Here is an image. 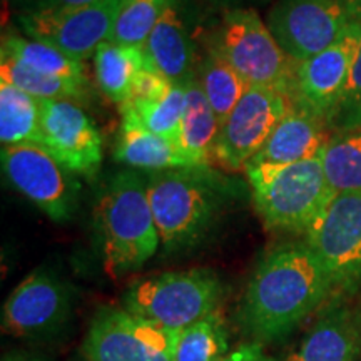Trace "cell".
I'll list each match as a JSON object with an SVG mask.
<instances>
[{
	"instance_id": "1",
	"label": "cell",
	"mask_w": 361,
	"mask_h": 361,
	"mask_svg": "<svg viewBox=\"0 0 361 361\" xmlns=\"http://www.w3.org/2000/svg\"><path fill=\"white\" fill-rule=\"evenodd\" d=\"M331 283L306 243L268 251L247 283L239 318L258 341L281 340L326 300Z\"/></svg>"
},
{
	"instance_id": "2",
	"label": "cell",
	"mask_w": 361,
	"mask_h": 361,
	"mask_svg": "<svg viewBox=\"0 0 361 361\" xmlns=\"http://www.w3.org/2000/svg\"><path fill=\"white\" fill-rule=\"evenodd\" d=\"M94 224L111 278L141 269L161 246L147 179L135 171H123L107 180L94 206Z\"/></svg>"
},
{
	"instance_id": "3",
	"label": "cell",
	"mask_w": 361,
	"mask_h": 361,
	"mask_svg": "<svg viewBox=\"0 0 361 361\" xmlns=\"http://www.w3.org/2000/svg\"><path fill=\"white\" fill-rule=\"evenodd\" d=\"M147 197L166 252L196 246L213 228L221 204L219 179L207 166L147 173Z\"/></svg>"
},
{
	"instance_id": "4",
	"label": "cell",
	"mask_w": 361,
	"mask_h": 361,
	"mask_svg": "<svg viewBox=\"0 0 361 361\" xmlns=\"http://www.w3.org/2000/svg\"><path fill=\"white\" fill-rule=\"evenodd\" d=\"M252 202L266 228L306 233L335 197L322 154L291 164L246 168Z\"/></svg>"
},
{
	"instance_id": "5",
	"label": "cell",
	"mask_w": 361,
	"mask_h": 361,
	"mask_svg": "<svg viewBox=\"0 0 361 361\" xmlns=\"http://www.w3.org/2000/svg\"><path fill=\"white\" fill-rule=\"evenodd\" d=\"M221 298L223 283L214 271H169L130 284L123 308L157 326L180 331L216 313Z\"/></svg>"
},
{
	"instance_id": "6",
	"label": "cell",
	"mask_w": 361,
	"mask_h": 361,
	"mask_svg": "<svg viewBox=\"0 0 361 361\" xmlns=\"http://www.w3.org/2000/svg\"><path fill=\"white\" fill-rule=\"evenodd\" d=\"M211 45L247 85L291 96L298 64L279 47L256 11L231 8L226 12Z\"/></svg>"
},
{
	"instance_id": "7",
	"label": "cell",
	"mask_w": 361,
	"mask_h": 361,
	"mask_svg": "<svg viewBox=\"0 0 361 361\" xmlns=\"http://www.w3.org/2000/svg\"><path fill=\"white\" fill-rule=\"evenodd\" d=\"M179 331L157 326L117 306L90 319L82 355L89 361H174Z\"/></svg>"
},
{
	"instance_id": "8",
	"label": "cell",
	"mask_w": 361,
	"mask_h": 361,
	"mask_svg": "<svg viewBox=\"0 0 361 361\" xmlns=\"http://www.w3.org/2000/svg\"><path fill=\"white\" fill-rule=\"evenodd\" d=\"M2 169L12 188L45 216L66 223L79 204V184L47 147L40 144L2 146Z\"/></svg>"
},
{
	"instance_id": "9",
	"label": "cell",
	"mask_w": 361,
	"mask_h": 361,
	"mask_svg": "<svg viewBox=\"0 0 361 361\" xmlns=\"http://www.w3.org/2000/svg\"><path fill=\"white\" fill-rule=\"evenodd\" d=\"M331 290L355 291L361 284V194H338L305 233Z\"/></svg>"
},
{
	"instance_id": "10",
	"label": "cell",
	"mask_w": 361,
	"mask_h": 361,
	"mask_svg": "<svg viewBox=\"0 0 361 361\" xmlns=\"http://www.w3.org/2000/svg\"><path fill=\"white\" fill-rule=\"evenodd\" d=\"M353 20L341 0H278L266 25L286 56L301 64L335 44Z\"/></svg>"
},
{
	"instance_id": "11",
	"label": "cell",
	"mask_w": 361,
	"mask_h": 361,
	"mask_svg": "<svg viewBox=\"0 0 361 361\" xmlns=\"http://www.w3.org/2000/svg\"><path fill=\"white\" fill-rule=\"evenodd\" d=\"M124 0H97L66 11L20 12V29L30 39L54 45L74 61L84 62L111 40Z\"/></svg>"
},
{
	"instance_id": "12",
	"label": "cell",
	"mask_w": 361,
	"mask_h": 361,
	"mask_svg": "<svg viewBox=\"0 0 361 361\" xmlns=\"http://www.w3.org/2000/svg\"><path fill=\"white\" fill-rule=\"evenodd\" d=\"M71 310V288L51 269H35L4 303L2 331L19 340H47L64 328Z\"/></svg>"
},
{
	"instance_id": "13",
	"label": "cell",
	"mask_w": 361,
	"mask_h": 361,
	"mask_svg": "<svg viewBox=\"0 0 361 361\" xmlns=\"http://www.w3.org/2000/svg\"><path fill=\"white\" fill-rule=\"evenodd\" d=\"M290 106V97L266 87H247L219 126L214 157L226 169H245L258 154Z\"/></svg>"
},
{
	"instance_id": "14",
	"label": "cell",
	"mask_w": 361,
	"mask_h": 361,
	"mask_svg": "<svg viewBox=\"0 0 361 361\" xmlns=\"http://www.w3.org/2000/svg\"><path fill=\"white\" fill-rule=\"evenodd\" d=\"M360 42L361 19H356L335 44L298 64L290 96L291 101L303 104L322 116L329 126L345 92Z\"/></svg>"
},
{
	"instance_id": "15",
	"label": "cell",
	"mask_w": 361,
	"mask_h": 361,
	"mask_svg": "<svg viewBox=\"0 0 361 361\" xmlns=\"http://www.w3.org/2000/svg\"><path fill=\"white\" fill-rule=\"evenodd\" d=\"M44 147L71 173L92 178L102 164V135L74 101H40Z\"/></svg>"
},
{
	"instance_id": "16",
	"label": "cell",
	"mask_w": 361,
	"mask_h": 361,
	"mask_svg": "<svg viewBox=\"0 0 361 361\" xmlns=\"http://www.w3.org/2000/svg\"><path fill=\"white\" fill-rule=\"evenodd\" d=\"M333 134L322 116L290 99V106L246 168L259 164H291L313 159L323 152ZM245 168V169H246Z\"/></svg>"
},
{
	"instance_id": "17",
	"label": "cell",
	"mask_w": 361,
	"mask_h": 361,
	"mask_svg": "<svg viewBox=\"0 0 361 361\" xmlns=\"http://www.w3.org/2000/svg\"><path fill=\"white\" fill-rule=\"evenodd\" d=\"M361 318L345 306H335L303 336L284 361H358Z\"/></svg>"
},
{
	"instance_id": "18",
	"label": "cell",
	"mask_w": 361,
	"mask_h": 361,
	"mask_svg": "<svg viewBox=\"0 0 361 361\" xmlns=\"http://www.w3.org/2000/svg\"><path fill=\"white\" fill-rule=\"evenodd\" d=\"M121 129L117 137L114 157L133 169H142L146 173L156 171L197 168L192 161L184 154L179 144L173 139L162 137L144 128L137 116L129 106H119Z\"/></svg>"
},
{
	"instance_id": "19",
	"label": "cell",
	"mask_w": 361,
	"mask_h": 361,
	"mask_svg": "<svg viewBox=\"0 0 361 361\" xmlns=\"http://www.w3.org/2000/svg\"><path fill=\"white\" fill-rule=\"evenodd\" d=\"M144 52L149 62L173 82H184L192 78L194 42L174 0H169L152 29Z\"/></svg>"
},
{
	"instance_id": "20",
	"label": "cell",
	"mask_w": 361,
	"mask_h": 361,
	"mask_svg": "<svg viewBox=\"0 0 361 361\" xmlns=\"http://www.w3.org/2000/svg\"><path fill=\"white\" fill-rule=\"evenodd\" d=\"M186 84V107L180 121L178 144L194 166H207L216 161V141L219 121L207 102L197 78H189Z\"/></svg>"
},
{
	"instance_id": "21",
	"label": "cell",
	"mask_w": 361,
	"mask_h": 361,
	"mask_svg": "<svg viewBox=\"0 0 361 361\" xmlns=\"http://www.w3.org/2000/svg\"><path fill=\"white\" fill-rule=\"evenodd\" d=\"M149 66L144 49L107 40L94 54V72L99 89L117 106L128 102L139 72Z\"/></svg>"
},
{
	"instance_id": "22",
	"label": "cell",
	"mask_w": 361,
	"mask_h": 361,
	"mask_svg": "<svg viewBox=\"0 0 361 361\" xmlns=\"http://www.w3.org/2000/svg\"><path fill=\"white\" fill-rule=\"evenodd\" d=\"M16 59L20 64L49 78L87 84L84 64L67 56L54 45L17 34H6L2 37V52Z\"/></svg>"
},
{
	"instance_id": "23",
	"label": "cell",
	"mask_w": 361,
	"mask_h": 361,
	"mask_svg": "<svg viewBox=\"0 0 361 361\" xmlns=\"http://www.w3.org/2000/svg\"><path fill=\"white\" fill-rule=\"evenodd\" d=\"M0 142L44 146L40 101L6 82H0Z\"/></svg>"
},
{
	"instance_id": "24",
	"label": "cell",
	"mask_w": 361,
	"mask_h": 361,
	"mask_svg": "<svg viewBox=\"0 0 361 361\" xmlns=\"http://www.w3.org/2000/svg\"><path fill=\"white\" fill-rule=\"evenodd\" d=\"M322 161L335 196L361 194V129L333 133L323 149Z\"/></svg>"
},
{
	"instance_id": "25",
	"label": "cell",
	"mask_w": 361,
	"mask_h": 361,
	"mask_svg": "<svg viewBox=\"0 0 361 361\" xmlns=\"http://www.w3.org/2000/svg\"><path fill=\"white\" fill-rule=\"evenodd\" d=\"M197 80L218 117L219 126L228 119L236 104L245 96L246 89L250 87L213 45L207 47V54L200 66Z\"/></svg>"
},
{
	"instance_id": "26",
	"label": "cell",
	"mask_w": 361,
	"mask_h": 361,
	"mask_svg": "<svg viewBox=\"0 0 361 361\" xmlns=\"http://www.w3.org/2000/svg\"><path fill=\"white\" fill-rule=\"evenodd\" d=\"M0 82L11 84L24 90L39 101L59 99V101H82L89 92V84L49 78L39 74L16 59L0 54Z\"/></svg>"
},
{
	"instance_id": "27",
	"label": "cell",
	"mask_w": 361,
	"mask_h": 361,
	"mask_svg": "<svg viewBox=\"0 0 361 361\" xmlns=\"http://www.w3.org/2000/svg\"><path fill=\"white\" fill-rule=\"evenodd\" d=\"M228 353V331L219 311L180 329L174 361H216Z\"/></svg>"
},
{
	"instance_id": "28",
	"label": "cell",
	"mask_w": 361,
	"mask_h": 361,
	"mask_svg": "<svg viewBox=\"0 0 361 361\" xmlns=\"http://www.w3.org/2000/svg\"><path fill=\"white\" fill-rule=\"evenodd\" d=\"M134 111L144 128L178 142L180 121L186 107V84L176 82L166 96L152 101L124 102ZM123 106V104H121Z\"/></svg>"
},
{
	"instance_id": "29",
	"label": "cell",
	"mask_w": 361,
	"mask_h": 361,
	"mask_svg": "<svg viewBox=\"0 0 361 361\" xmlns=\"http://www.w3.org/2000/svg\"><path fill=\"white\" fill-rule=\"evenodd\" d=\"M169 0H124L111 40L144 49Z\"/></svg>"
},
{
	"instance_id": "30",
	"label": "cell",
	"mask_w": 361,
	"mask_h": 361,
	"mask_svg": "<svg viewBox=\"0 0 361 361\" xmlns=\"http://www.w3.org/2000/svg\"><path fill=\"white\" fill-rule=\"evenodd\" d=\"M329 128L335 133L361 129V42L351 66L345 92L329 121Z\"/></svg>"
},
{
	"instance_id": "31",
	"label": "cell",
	"mask_w": 361,
	"mask_h": 361,
	"mask_svg": "<svg viewBox=\"0 0 361 361\" xmlns=\"http://www.w3.org/2000/svg\"><path fill=\"white\" fill-rule=\"evenodd\" d=\"M176 82L166 78L164 74H161L154 66L149 62L146 69L139 72V75L134 80L133 92H130L129 101H152V99H159L169 92L173 89ZM128 101V102H129Z\"/></svg>"
},
{
	"instance_id": "32",
	"label": "cell",
	"mask_w": 361,
	"mask_h": 361,
	"mask_svg": "<svg viewBox=\"0 0 361 361\" xmlns=\"http://www.w3.org/2000/svg\"><path fill=\"white\" fill-rule=\"evenodd\" d=\"M97 0H25L22 12H39V11H66V8H78Z\"/></svg>"
},
{
	"instance_id": "33",
	"label": "cell",
	"mask_w": 361,
	"mask_h": 361,
	"mask_svg": "<svg viewBox=\"0 0 361 361\" xmlns=\"http://www.w3.org/2000/svg\"><path fill=\"white\" fill-rule=\"evenodd\" d=\"M216 361H276L268 356L259 345H247L243 346L231 353H226Z\"/></svg>"
},
{
	"instance_id": "34",
	"label": "cell",
	"mask_w": 361,
	"mask_h": 361,
	"mask_svg": "<svg viewBox=\"0 0 361 361\" xmlns=\"http://www.w3.org/2000/svg\"><path fill=\"white\" fill-rule=\"evenodd\" d=\"M2 361H49L47 358H44L42 355L34 353V351H11V353L4 355Z\"/></svg>"
},
{
	"instance_id": "35",
	"label": "cell",
	"mask_w": 361,
	"mask_h": 361,
	"mask_svg": "<svg viewBox=\"0 0 361 361\" xmlns=\"http://www.w3.org/2000/svg\"><path fill=\"white\" fill-rule=\"evenodd\" d=\"M341 2L350 8L355 19H361V0H341Z\"/></svg>"
},
{
	"instance_id": "36",
	"label": "cell",
	"mask_w": 361,
	"mask_h": 361,
	"mask_svg": "<svg viewBox=\"0 0 361 361\" xmlns=\"http://www.w3.org/2000/svg\"><path fill=\"white\" fill-rule=\"evenodd\" d=\"M75 361H89V360L82 355V356H79V358H75Z\"/></svg>"
},
{
	"instance_id": "37",
	"label": "cell",
	"mask_w": 361,
	"mask_h": 361,
	"mask_svg": "<svg viewBox=\"0 0 361 361\" xmlns=\"http://www.w3.org/2000/svg\"><path fill=\"white\" fill-rule=\"evenodd\" d=\"M24 2H25V0H24Z\"/></svg>"
}]
</instances>
